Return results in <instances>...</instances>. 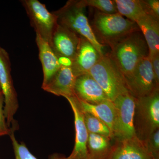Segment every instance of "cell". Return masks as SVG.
<instances>
[{
    "label": "cell",
    "instance_id": "cell-12",
    "mask_svg": "<svg viewBox=\"0 0 159 159\" xmlns=\"http://www.w3.org/2000/svg\"><path fill=\"white\" fill-rule=\"evenodd\" d=\"M107 159H152L142 141L137 137L131 139H114Z\"/></svg>",
    "mask_w": 159,
    "mask_h": 159
},
{
    "label": "cell",
    "instance_id": "cell-14",
    "mask_svg": "<svg viewBox=\"0 0 159 159\" xmlns=\"http://www.w3.org/2000/svg\"><path fill=\"white\" fill-rule=\"evenodd\" d=\"M76 77L71 66L61 65L48 84L42 88L56 96L65 98L74 97Z\"/></svg>",
    "mask_w": 159,
    "mask_h": 159
},
{
    "label": "cell",
    "instance_id": "cell-4",
    "mask_svg": "<svg viewBox=\"0 0 159 159\" xmlns=\"http://www.w3.org/2000/svg\"><path fill=\"white\" fill-rule=\"evenodd\" d=\"M136 136L145 141L159 129V89L150 95L136 98L134 116Z\"/></svg>",
    "mask_w": 159,
    "mask_h": 159
},
{
    "label": "cell",
    "instance_id": "cell-17",
    "mask_svg": "<svg viewBox=\"0 0 159 159\" xmlns=\"http://www.w3.org/2000/svg\"><path fill=\"white\" fill-rule=\"evenodd\" d=\"M148 45L149 57L159 53V20L150 15H143L136 21Z\"/></svg>",
    "mask_w": 159,
    "mask_h": 159
},
{
    "label": "cell",
    "instance_id": "cell-1",
    "mask_svg": "<svg viewBox=\"0 0 159 159\" xmlns=\"http://www.w3.org/2000/svg\"><path fill=\"white\" fill-rule=\"evenodd\" d=\"M111 48L109 56L125 80L131 75L139 62L149 55L148 45L140 30L129 34Z\"/></svg>",
    "mask_w": 159,
    "mask_h": 159
},
{
    "label": "cell",
    "instance_id": "cell-13",
    "mask_svg": "<svg viewBox=\"0 0 159 159\" xmlns=\"http://www.w3.org/2000/svg\"><path fill=\"white\" fill-rule=\"evenodd\" d=\"M74 92L79 100L90 104H96L109 99L99 84L89 74L76 77Z\"/></svg>",
    "mask_w": 159,
    "mask_h": 159
},
{
    "label": "cell",
    "instance_id": "cell-22",
    "mask_svg": "<svg viewBox=\"0 0 159 159\" xmlns=\"http://www.w3.org/2000/svg\"><path fill=\"white\" fill-rule=\"evenodd\" d=\"M11 126L12 127H10L11 132L9 136L12 142L15 159H38L29 151L24 143H19L16 139L14 132L17 129L16 122H15L11 125Z\"/></svg>",
    "mask_w": 159,
    "mask_h": 159
},
{
    "label": "cell",
    "instance_id": "cell-11",
    "mask_svg": "<svg viewBox=\"0 0 159 159\" xmlns=\"http://www.w3.org/2000/svg\"><path fill=\"white\" fill-rule=\"evenodd\" d=\"M80 39L79 35L58 24L50 46L60 60H67L72 62L77 54Z\"/></svg>",
    "mask_w": 159,
    "mask_h": 159
},
{
    "label": "cell",
    "instance_id": "cell-6",
    "mask_svg": "<svg viewBox=\"0 0 159 159\" xmlns=\"http://www.w3.org/2000/svg\"><path fill=\"white\" fill-rule=\"evenodd\" d=\"M20 2L36 34L50 45L52 36L58 25L56 16L53 12H50L45 5L38 0H22Z\"/></svg>",
    "mask_w": 159,
    "mask_h": 159
},
{
    "label": "cell",
    "instance_id": "cell-10",
    "mask_svg": "<svg viewBox=\"0 0 159 159\" xmlns=\"http://www.w3.org/2000/svg\"><path fill=\"white\" fill-rule=\"evenodd\" d=\"M70 105L74 117L75 139L74 148L68 159H88L87 143L89 133L84 120L83 113L76 96L66 98Z\"/></svg>",
    "mask_w": 159,
    "mask_h": 159
},
{
    "label": "cell",
    "instance_id": "cell-8",
    "mask_svg": "<svg viewBox=\"0 0 159 159\" xmlns=\"http://www.w3.org/2000/svg\"><path fill=\"white\" fill-rule=\"evenodd\" d=\"M11 72L9 53L0 45V87L4 97V113L9 128L15 122L14 116L19 107L17 93Z\"/></svg>",
    "mask_w": 159,
    "mask_h": 159
},
{
    "label": "cell",
    "instance_id": "cell-5",
    "mask_svg": "<svg viewBox=\"0 0 159 159\" xmlns=\"http://www.w3.org/2000/svg\"><path fill=\"white\" fill-rule=\"evenodd\" d=\"M88 74L99 84L111 101L129 92L125 78L109 55L100 57Z\"/></svg>",
    "mask_w": 159,
    "mask_h": 159
},
{
    "label": "cell",
    "instance_id": "cell-2",
    "mask_svg": "<svg viewBox=\"0 0 159 159\" xmlns=\"http://www.w3.org/2000/svg\"><path fill=\"white\" fill-rule=\"evenodd\" d=\"M85 8L81 0H70L62 8L53 12L57 18L58 25L87 39L103 56V46L98 41L89 22L85 14Z\"/></svg>",
    "mask_w": 159,
    "mask_h": 159
},
{
    "label": "cell",
    "instance_id": "cell-21",
    "mask_svg": "<svg viewBox=\"0 0 159 159\" xmlns=\"http://www.w3.org/2000/svg\"><path fill=\"white\" fill-rule=\"evenodd\" d=\"M83 113L84 123L89 134L100 135L114 139L112 134L107 125L91 114L83 111Z\"/></svg>",
    "mask_w": 159,
    "mask_h": 159
},
{
    "label": "cell",
    "instance_id": "cell-29",
    "mask_svg": "<svg viewBox=\"0 0 159 159\" xmlns=\"http://www.w3.org/2000/svg\"><path fill=\"white\" fill-rule=\"evenodd\" d=\"M0 90H1V87H0Z\"/></svg>",
    "mask_w": 159,
    "mask_h": 159
},
{
    "label": "cell",
    "instance_id": "cell-15",
    "mask_svg": "<svg viewBox=\"0 0 159 159\" xmlns=\"http://www.w3.org/2000/svg\"><path fill=\"white\" fill-rule=\"evenodd\" d=\"M101 57L89 41L80 37L79 48L71 65L76 77L88 74Z\"/></svg>",
    "mask_w": 159,
    "mask_h": 159
},
{
    "label": "cell",
    "instance_id": "cell-18",
    "mask_svg": "<svg viewBox=\"0 0 159 159\" xmlns=\"http://www.w3.org/2000/svg\"><path fill=\"white\" fill-rule=\"evenodd\" d=\"M78 100L82 110L101 120L108 126L113 135L116 120V109L113 101L109 99L96 104H90Z\"/></svg>",
    "mask_w": 159,
    "mask_h": 159
},
{
    "label": "cell",
    "instance_id": "cell-7",
    "mask_svg": "<svg viewBox=\"0 0 159 159\" xmlns=\"http://www.w3.org/2000/svg\"><path fill=\"white\" fill-rule=\"evenodd\" d=\"M135 98L130 92L119 95L113 101L116 120L113 135L114 139H131L136 137L134 126Z\"/></svg>",
    "mask_w": 159,
    "mask_h": 159
},
{
    "label": "cell",
    "instance_id": "cell-3",
    "mask_svg": "<svg viewBox=\"0 0 159 159\" xmlns=\"http://www.w3.org/2000/svg\"><path fill=\"white\" fill-rule=\"evenodd\" d=\"M93 25L97 39L99 37L110 47L132 32L140 30L135 23L119 13L110 14L97 11L94 14Z\"/></svg>",
    "mask_w": 159,
    "mask_h": 159
},
{
    "label": "cell",
    "instance_id": "cell-25",
    "mask_svg": "<svg viewBox=\"0 0 159 159\" xmlns=\"http://www.w3.org/2000/svg\"><path fill=\"white\" fill-rule=\"evenodd\" d=\"M4 97L2 91L0 90V137L9 135L11 132V128L7 125L4 113Z\"/></svg>",
    "mask_w": 159,
    "mask_h": 159
},
{
    "label": "cell",
    "instance_id": "cell-16",
    "mask_svg": "<svg viewBox=\"0 0 159 159\" xmlns=\"http://www.w3.org/2000/svg\"><path fill=\"white\" fill-rule=\"evenodd\" d=\"M35 42L38 48L39 55L42 65L43 78L42 88L48 84L61 66L59 58L48 43L36 34Z\"/></svg>",
    "mask_w": 159,
    "mask_h": 159
},
{
    "label": "cell",
    "instance_id": "cell-20",
    "mask_svg": "<svg viewBox=\"0 0 159 159\" xmlns=\"http://www.w3.org/2000/svg\"><path fill=\"white\" fill-rule=\"evenodd\" d=\"M118 13L135 22L147 13L143 0H114Z\"/></svg>",
    "mask_w": 159,
    "mask_h": 159
},
{
    "label": "cell",
    "instance_id": "cell-9",
    "mask_svg": "<svg viewBox=\"0 0 159 159\" xmlns=\"http://www.w3.org/2000/svg\"><path fill=\"white\" fill-rule=\"evenodd\" d=\"M125 81L129 91L136 98L148 96L159 89L148 56L139 62Z\"/></svg>",
    "mask_w": 159,
    "mask_h": 159
},
{
    "label": "cell",
    "instance_id": "cell-26",
    "mask_svg": "<svg viewBox=\"0 0 159 159\" xmlns=\"http://www.w3.org/2000/svg\"><path fill=\"white\" fill-rule=\"evenodd\" d=\"M148 14L159 20V0H143Z\"/></svg>",
    "mask_w": 159,
    "mask_h": 159
},
{
    "label": "cell",
    "instance_id": "cell-27",
    "mask_svg": "<svg viewBox=\"0 0 159 159\" xmlns=\"http://www.w3.org/2000/svg\"><path fill=\"white\" fill-rule=\"evenodd\" d=\"M149 57L151 60L155 78L157 84L159 85V53Z\"/></svg>",
    "mask_w": 159,
    "mask_h": 159
},
{
    "label": "cell",
    "instance_id": "cell-28",
    "mask_svg": "<svg viewBox=\"0 0 159 159\" xmlns=\"http://www.w3.org/2000/svg\"><path fill=\"white\" fill-rule=\"evenodd\" d=\"M49 159H68L67 157L61 154L55 153L52 154L49 157Z\"/></svg>",
    "mask_w": 159,
    "mask_h": 159
},
{
    "label": "cell",
    "instance_id": "cell-24",
    "mask_svg": "<svg viewBox=\"0 0 159 159\" xmlns=\"http://www.w3.org/2000/svg\"><path fill=\"white\" fill-rule=\"evenodd\" d=\"M142 142L152 159H159V129Z\"/></svg>",
    "mask_w": 159,
    "mask_h": 159
},
{
    "label": "cell",
    "instance_id": "cell-23",
    "mask_svg": "<svg viewBox=\"0 0 159 159\" xmlns=\"http://www.w3.org/2000/svg\"><path fill=\"white\" fill-rule=\"evenodd\" d=\"M81 2L85 7H93L102 13L110 14L118 13L114 0H81Z\"/></svg>",
    "mask_w": 159,
    "mask_h": 159
},
{
    "label": "cell",
    "instance_id": "cell-19",
    "mask_svg": "<svg viewBox=\"0 0 159 159\" xmlns=\"http://www.w3.org/2000/svg\"><path fill=\"white\" fill-rule=\"evenodd\" d=\"M114 139L89 134L87 143L88 159H107L110 152Z\"/></svg>",
    "mask_w": 159,
    "mask_h": 159
}]
</instances>
